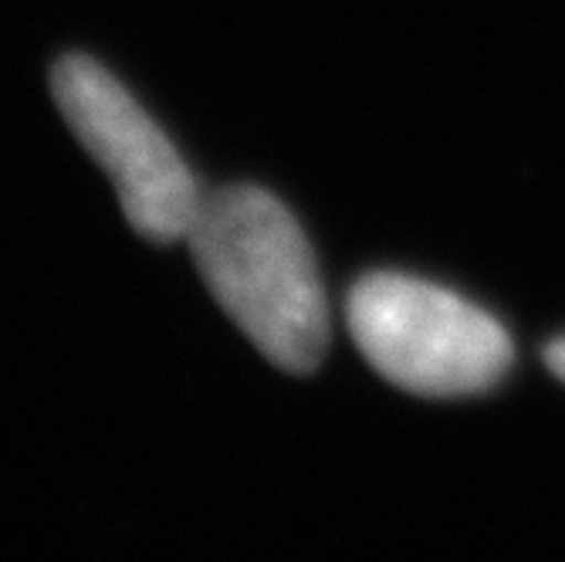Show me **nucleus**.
Wrapping results in <instances>:
<instances>
[{
	"mask_svg": "<svg viewBox=\"0 0 565 562\" xmlns=\"http://www.w3.org/2000/svg\"><path fill=\"white\" fill-rule=\"evenodd\" d=\"M186 244L203 285L265 360L298 377L326 360V285L312 244L275 193L247 183L203 193Z\"/></svg>",
	"mask_w": 565,
	"mask_h": 562,
	"instance_id": "1",
	"label": "nucleus"
},
{
	"mask_svg": "<svg viewBox=\"0 0 565 562\" xmlns=\"http://www.w3.org/2000/svg\"><path fill=\"white\" fill-rule=\"evenodd\" d=\"M345 326L363 360L414 396H478L515 367V342L491 312L414 275L359 278L345 301Z\"/></svg>",
	"mask_w": 565,
	"mask_h": 562,
	"instance_id": "2",
	"label": "nucleus"
},
{
	"mask_svg": "<svg viewBox=\"0 0 565 562\" xmlns=\"http://www.w3.org/2000/svg\"><path fill=\"white\" fill-rule=\"evenodd\" d=\"M51 92L72 136L113 180L132 231L152 244L186 241L203 190L119 78L85 55H65L51 72Z\"/></svg>",
	"mask_w": 565,
	"mask_h": 562,
	"instance_id": "3",
	"label": "nucleus"
},
{
	"mask_svg": "<svg viewBox=\"0 0 565 562\" xmlns=\"http://www.w3.org/2000/svg\"><path fill=\"white\" fill-rule=\"evenodd\" d=\"M545 367L552 370L555 380L565 383V336H562V339H552V342L545 346Z\"/></svg>",
	"mask_w": 565,
	"mask_h": 562,
	"instance_id": "4",
	"label": "nucleus"
}]
</instances>
